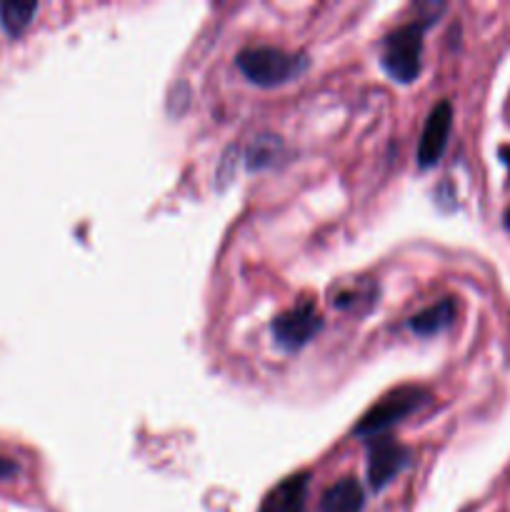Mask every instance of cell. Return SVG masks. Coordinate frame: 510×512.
I'll list each match as a JSON object with an SVG mask.
<instances>
[{
  "label": "cell",
  "mask_w": 510,
  "mask_h": 512,
  "mask_svg": "<svg viewBox=\"0 0 510 512\" xmlns=\"http://www.w3.org/2000/svg\"><path fill=\"white\" fill-rule=\"evenodd\" d=\"M38 13V3H20V0H8L0 3V25L8 35H20Z\"/></svg>",
  "instance_id": "30bf717a"
},
{
  "label": "cell",
  "mask_w": 510,
  "mask_h": 512,
  "mask_svg": "<svg viewBox=\"0 0 510 512\" xmlns=\"http://www.w3.org/2000/svg\"><path fill=\"white\" fill-rule=\"evenodd\" d=\"M450 128H453V105L448 100H440L433 110H430L428 120L423 125L418 143V165L420 168H433L445 153L448 145Z\"/></svg>",
  "instance_id": "5b68a950"
},
{
  "label": "cell",
  "mask_w": 510,
  "mask_h": 512,
  "mask_svg": "<svg viewBox=\"0 0 510 512\" xmlns=\"http://www.w3.org/2000/svg\"><path fill=\"white\" fill-rule=\"evenodd\" d=\"M320 328H323V315L315 310L310 300L275 315L273 325H270L275 345L285 353H295V350L305 348L320 333Z\"/></svg>",
  "instance_id": "277c9868"
},
{
  "label": "cell",
  "mask_w": 510,
  "mask_h": 512,
  "mask_svg": "<svg viewBox=\"0 0 510 512\" xmlns=\"http://www.w3.org/2000/svg\"><path fill=\"white\" fill-rule=\"evenodd\" d=\"M275 148H278V138H258L248 150V165L250 168H263V165L273 163Z\"/></svg>",
  "instance_id": "8fae6325"
},
{
  "label": "cell",
  "mask_w": 510,
  "mask_h": 512,
  "mask_svg": "<svg viewBox=\"0 0 510 512\" xmlns=\"http://www.w3.org/2000/svg\"><path fill=\"white\" fill-rule=\"evenodd\" d=\"M453 320H455V300L443 298L435 305H430V308L420 310L418 315H413V318L408 320V325L413 333L420 335V338H428V335H435L440 333V330L450 328Z\"/></svg>",
  "instance_id": "9c48e42d"
},
{
  "label": "cell",
  "mask_w": 510,
  "mask_h": 512,
  "mask_svg": "<svg viewBox=\"0 0 510 512\" xmlns=\"http://www.w3.org/2000/svg\"><path fill=\"white\" fill-rule=\"evenodd\" d=\"M308 473H298L285 478L265 495L258 512H305V498H308Z\"/></svg>",
  "instance_id": "52a82bcc"
},
{
  "label": "cell",
  "mask_w": 510,
  "mask_h": 512,
  "mask_svg": "<svg viewBox=\"0 0 510 512\" xmlns=\"http://www.w3.org/2000/svg\"><path fill=\"white\" fill-rule=\"evenodd\" d=\"M18 470H20V468L13 463V460L3 458V455H0V480L13 478V475H18Z\"/></svg>",
  "instance_id": "7c38bea8"
},
{
  "label": "cell",
  "mask_w": 510,
  "mask_h": 512,
  "mask_svg": "<svg viewBox=\"0 0 510 512\" xmlns=\"http://www.w3.org/2000/svg\"><path fill=\"white\" fill-rule=\"evenodd\" d=\"M365 493L355 478H343L330 485L320 498V512H363Z\"/></svg>",
  "instance_id": "ba28073f"
},
{
  "label": "cell",
  "mask_w": 510,
  "mask_h": 512,
  "mask_svg": "<svg viewBox=\"0 0 510 512\" xmlns=\"http://www.w3.org/2000/svg\"><path fill=\"white\" fill-rule=\"evenodd\" d=\"M235 65L250 83L273 88V85H283L288 80L298 78L300 73H305L308 58L285 53L280 48H270V45H253V48L240 50Z\"/></svg>",
  "instance_id": "7a4b0ae2"
},
{
  "label": "cell",
  "mask_w": 510,
  "mask_h": 512,
  "mask_svg": "<svg viewBox=\"0 0 510 512\" xmlns=\"http://www.w3.org/2000/svg\"><path fill=\"white\" fill-rule=\"evenodd\" d=\"M433 18L410 20L385 35L380 48V65L398 83H413L423 70V35Z\"/></svg>",
  "instance_id": "6da1fadb"
},
{
  "label": "cell",
  "mask_w": 510,
  "mask_h": 512,
  "mask_svg": "<svg viewBox=\"0 0 510 512\" xmlns=\"http://www.w3.org/2000/svg\"><path fill=\"white\" fill-rule=\"evenodd\" d=\"M428 403V393L418 385H403V388L390 390L380 403H375L368 413L360 418V423L353 428L355 438H375V435L385 433L388 428L398 425L415 410H420Z\"/></svg>",
  "instance_id": "3957f363"
},
{
  "label": "cell",
  "mask_w": 510,
  "mask_h": 512,
  "mask_svg": "<svg viewBox=\"0 0 510 512\" xmlns=\"http://www.w3.org/2000/svg\"><path fill=\"white\" fill-rule=\"evenodd\" d=\"M500 158H503V163L508 165V170H510V148H500Z\"/></svg>",
  "instance_id": "4fadbf2b"
},
{
  "label": "cell",
  "mask_w": 510,
  "mask_h": 512,
  "mask_svg": "<svg viewBox=\"0 0 510 512\" xmlns=\"http://www.w3.org/2000/svg\"><path fill=\"white\" fill-rule=\"evenodd\" d=\"M505 228H508V230H510V208H508V210H505Z\"/></svg>",
  "instance_id": "5bb4252c"
},
{
  "label": "cell",
  "mask_w": 510,
  "mask_h": 512,
  "mask_svg": "<svg viewBox=\"0 0 510 512\" xmlns=\"http://www.w3.org/2000/svg\"><path fill=\"white\" fill-rule=\"evenodd\" d=\"M410 453L400 443L390 438H380L370 443L368 450V483L373 490H383L400 470L408 465Z\"/></svg>",
  "instance_id": "8992f818"
}]
</instances>
